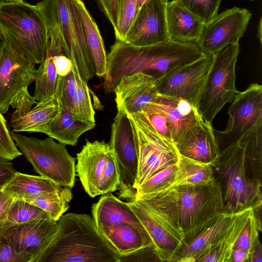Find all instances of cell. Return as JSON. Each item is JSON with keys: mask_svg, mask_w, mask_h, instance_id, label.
I'll use <instances>...</instances> for the list:
<instances>
[{"mask_svg": "<svg viewBox=\"0 0 262 262\" xmlns=\"http://www.w3.org/2000/svg\"><path fill=\"white\" fill-rule=\"evenodd\" d=\"M204 24L210 21L217 14L222 0H178Z\"/></svg>", "mask_w": 262, "mask_h": 262, "instance_id": "obj_38", "label": "cell"}, {"mask_svg": "<svg viewBox=\"0 0 262 262\" xmlns=\"http://www.w3.org/2000/svg\"><path fill=\"white\" fill-rule=\"evenodd\" d=\"M241 212H225L221 214L215 222L185 243L170 262H196L210 246L220 241L228 232Z\"/></svg>", "mask_w": 262, "mask_h": 262, "instance_id": "obj_21", "label": "cell"}, {"mask_svg": "<svg viewBox=\"0 0 262 262\" xmlns=\"http://www.w3.org/2000/svg\"><path fill=\"white\" fill-rule=\"evenodd\" d=\"M251 13L234 7L204 24L196 42L205 55H214L226 46L238 42L246 31Z\"/></svg>", "mask_w": 262, "mask_h": 262, "instance_id": "obj_16", "label": "cell"}, {"mask_svg": "<svg viewBox=\"0 0 262 262\" xmlns=\"http://www.w3.org/2000/svg\"><path fill=\"white\" fill-rule=\"evenodd\" d=\"M138 12L137 0H119L118 23L114 29L117 40L124 41Z\"/></svg>", "mask_w": 262, "mask_h": 262, "instance_id": "obj_37", "label": "cell"}, {"mask_svg": "<svg viewBox=\"0 0 262 262\" xmlns=\"http://www.w3.org/2000/svg\"><path fill=\"white\" fill-rule=\"evenodd\" d=\"M178 168V164H174L156 173L138 187L132 196L154 194L169 189L173 185Z\"/></svg>", "mask_w": 262, "mask_h": 262, "instance_id": "obj_34", "label": "cell"}, {"mask_svg": "<svg viewBox=\"0 0 262 262\" xmlns=\"http://www.w3.org/2000/svg\"><path fill=\"white\" fill-rule=\"evenodd\" d=\"M244 148L246 166L250 178L261 182L262 120L258 121L239 140Z\"/></svg>", "mask_w": 262, "mask_h": 262, "instance_id": "obj_30", "label": "cell"}, {"mask_svg": "<svg viewBox=\"0 0 262 262\" xmlns=\"http://www.w3.org/2000/svg\"><path fill=\"white\" fill-rule=\"evenodd\" d=\"M78 11L85 39L93 60L96 75L104 77L107 70V55L99 28L82 0H73Z\"/></svg>", "mask_w": 262, "mask_h": 262, "instance_id": "obj_26", "label": "cell"}, {"mask_svg": "<svg viewBox=\"0 0 262 262\" xmlns=\"http://www.w3.org/2000/svg\"><path fill=\"white\" fill-rule=\"evenodd\" d=\"M261 26H262V19H261V18H260V20H259V25L258 26V30H257V37L259 38L260 43H261V38H262V36H261V33H262L261 29H262V27H261Z\"/></svg>", "mask_w": 262, "mask_h": 262, "instance_id": "obj_51", "label": "cell"}, {"mask_svg": "<svg viewBox=\"0 0 262 262\" xmlns=\"http://www.w3.org/2000/svg\"><path fill=\"white\" fill-rule=\"evenodd\" d=\"M164 1H166V2H168V0H164Z\"/></svg>", "mask_w": 262, "mask_h": 262, "instance_id": "obj_55", "label": "cell"}, {"mask_svg": "<svg viewBox=\"0 0 262 262\" xmlns=\"http://www.w3.org/2000/svg\"><path fill=\"white\" fill-rule=\"evenodd\" d=\"M127 116L138 157L137 176L133 186L136 190L156 173L178 164L180 155L174 142L158 133L143 112Z\"/></svg>", "mask_w": 262, "mask_h": 262, "instance_id": "obj_6", "label": "cell"}, {"mask_svg": "<svg viewBox=\"0 0 262 262\" xmlns=\"http://www.w3.org/2000/svg\"><path fill=\"white\" fill-rule=\"evenodd\" d=\"M160 261L154 247L141 248L126 255L120 256L118 262Z\"/></svg>", "mask_w": 262, "mask_h": 262, "instance_id": "obj_43", "label": "cell"}, {"mask_svg": "<svg viewBox=\"0 0 262 262\" xmlns=\"http://www.w3.org/2000/svg\"><path fill=\"white\" fill-rule=\"evenodd\" d=\"M119 254L86 214H62L34 262H118Z\"/></svg>", "mask_w": 262, "mask_h": 262, "instance_id": "obj_1", "label": "cell"}, {"mask_svg": "<svg viewBox=\"0 0 262 262\" xmlns=\"http://www.w3.org/2000/svg\"><path fill=\"white\" fill-rule=\"evenodd\" d=\"M262 261V246L258 238L255 242L250 252V262Z\"/></svg>", "mask_w": 262, "mask_h": 262, "instance_id": "obj_49", "label": "cell"}, {"mask_svg": "<svg viewBox=\"0 0 262 262\" xmlns=\"http://www.w3.org/2000/svg\"><path fill=\"white\" fill-rule=\"evenodd\" d=\"M142 112L146 115L158 133L172 141L169 122L163 114L148 105Z\"/></svg>", "mask_w": 262, "mask_h": 262, "instance_id": "obj_42", "label": "cell"}, {"mask_svg": "<svg viewBox=\"0 0 262 262\" xmlns=\"http://www.w3.org/2000/svg\"><path fill=\"white\" fill-rule=\"evenodd\" d=\"M168 2L151 0L138 11L124 42L135 46H147L169 39L166 18Z\"/></svg>", "mask_w": 262, "mask_h": 262, "instance_id": "obj_17", "label": "cell"}, {"mask_svg": "<svg viewBox=\"0 0 262 262\" xmlns=\"http://www.w3.org/2000/svg\"><path fill=\"white\" fill-rule=\"evenodd\" d=\"M0 32L3 38L36 64L45 58L47 27L36 5L0 2Z\"/></svg>", "mask_w": 262, "mask_h": 262, "instance_id": "obj_3", "label": "cell"}, {"mask_svg": "<svg viewBox=\"0 0 262 262\" xmlns=\"http://www.w3.org/2000/svg\"><path fill=\"white\" fill-rule=\"evenodd\" d=\"M21 155L11 136L6 119L0 112V158L12 160Z\"/></svg>", "mask_w": 262, "mask_h": 262, "instance_id": "obj_41", "label": "cell"}, {"mask_svg": "<svg viewBox=\"0 0 262 262\" xmlns=\"http://www.w3.org/2000/svg\"><path fill=\"white\" fill-rule=\"evenodd\" d=\"M166 18L169 39L179 41H196L204 24L178 0L168 2Z\"/></svg>", "mask_w": 262, "mask_h": 262, "instance_id": "obj_23", "label": "cell"}, {"mask_svg": "<svg viewBox=\"0 0 262 262\" xmlns=\"http://www.w3.org/2000/svg\"><path fill=\"white\" fill-rule=\"evenodd\" d=\"M75 78L76 92L71 112L72 116L75 120L95 123V113L91 102L88 83L83 81L76 73Z\"/></svg>", "mask_w": 262, "mask_h": 262, "instance_id": "obj_35", "label": "cell"}, {"mask_svg": "<svg viewBox=\"0 0 262 262\" xmlns=\"http://www.w3.org/2000/svg\"><path fill=\"white\" fill-rule=\"evenodd\" d=\"M100 9L105 14L114 29L117 26L119 0H96Z\"/></svg>", "mask_w": 262, "mask_h": 262, "instance_id": "obj_44", "label": "cell"}, {"mask_svg": "<svg viewBox=\"0 0 262 262\" xmlns=\"http://www.w3.org/2000/svg\"><path fill=\"white\" fill-rule=\"evenodd\" d=\"M59 101L54 96L38 101L25 115L11 118L10 125L14 132L45 133L49 124L60 112Z\"/></svg>", "mask_w": 262, "mask_h": 262, "instance_id": "obj_24", "label": "cell"}, {"mask_svg": "<svg viewBox=\"0 0 262 262\" xmlns=\"http://www.w3.org/2000/svg\"><path fill=\"white\" fill-rule=\"evenodd\" d=\"M0 262H26V260L16 253L4 239L0 238Z\"/></svg>", "mask_w": 262, "mask_h": 262, "instance_id": "obj_45", "label": "cell"}, {"mask_svg": "<svg viewBox=\"0 0 262 262\" xmlns=\"http://www.w3.org/2000/svg\"><path fill=\"white\" fill-rule=\"evenodd\" d=\"M259 228L253 209L250 214L247 222L236 239L233 249H239L250 253L256 241L259 238Z\"/></svg>", "mask_w": 262, "mask_h": 262, "instance_id": "obj_40", "label": "cell"}, {"mask_svg": "<svg viewBox=\"0 0 262 262\" xmlns=\"http://www.w3.org/2000/svg\"><path fill=\"white\" fill-rule=\"evenodd\" d=\"M154 80L142 72L122 77L114 91L117 107L127 114L143 111L159 94Z\"/></svg>", "mask_w": 262, "mask_h": 262, "instance_id": "obj_18", "label": "cell"}, {"mask_svg": "<svg viewBox=\"0 0 262 262\" xmlns=\"http://www.w3.org/2000/svg\"><path fill=\"white\" fill-rule=\"evenodd\" d=\"M213 58V55H206L155 79L158 93L184 99L198 107Z\"/></svg>", "mask_w": 262, "mask_h": 262, "instance_id": "obj_14", "label": "cell"}, {"mask_svg": "<svg viewBox=\"0 0 262 262\" xmlns=\"http://www.w3.org/2000/svg\"><path fill=\"white\" fill-rule=\"evenodd\" d=\"M127 202L150 237L161 261H171L185 243L182 230L163 212L132 197Z\"/></svg>", "mask_w": 262, "mask_h": 262, "instance_id": "obj_11", "label": "cell"}, {"mask_svg": "<svg viewBox=\"0 0 262 262\" xmlns=\"http://www.w3.org/2000/svg\"><path fill=\"white\" fill-rule=\"evenodd\" d=\"M53 61L58 76H65L73 69L71 60L64 54L53 56Z\"/></svg>", "mask_w": 262, "mask_h": 262, "instance_id": "obj_46", "label": "cell"}, {"mask_svg": "<svg viewBox=\"0 0 262 262\" xmlns=\"http://www.w3.org/2000/svg\"><path fill=\"white\" fill-rule=\"evenodd\" d=\"M76 92L75 73L74 70L65 76H58L56 91L57 96L61 106L69 111L71 114Z\"/></svg>", "mask_w": 262, "mask_h": 262, "instance_id": "obj_39", "label": "cell"}, {"mask_svg": "<svg viewBox=\"0 0 262 262\" xmlns=\"http://www.w3.org/2000/svg\"><path fill=\"white\" fill-rule=\"evenodd\" d=\"M48 218L50 219L41 209L24 200L15 199L6 221L20 224L40 219Z\"/></svg>", "mask_w": 262, "mask_h": 262, "instance_id": "obj_36", "label": "cell"}, {"mask_svg": "<svg viewBox=\"0 0 262 262\" xmlns=\"http://www.w3.org/2000/svg\"><path fill=\"white\" fill-rule=\"evenodd\" d=\"M2 38H3V36H2V35L1 33V32H0V41H1Z\"/></svg>", "mask_w": 262, "mask_h": 262, "instance_id": "obj_54", "label": "cell"}, {"mask_svg": "<svg viewBox=\"0 0 262 262\" xmlns=\"http://www.w3.org/2000/svg\"><path fill=\"white\" fill-rule=\"evenodd\" d=\"M239 52L238 42L229 45L214 54L199 103L204 121L212 124L216 115L239 92L235 87V69Z\"/></svg>", "mask_w": 262, "mask_h": 262, "instance_id": "obj_8", "label": "cell"}, {"mask_svg": "<svg viewBox=\"0 0 262 262\" xmlns=\"http://www.w3.org/2000/svg\"><path fill=\"white\" fill-rule=\"evenodd\" d=\"M151 0H137V9L139 11L141 7L146 3Z\"/></svg>", "mask_w": 262, "mask_h": 262, "instance_id": "obj_52", "label": "cell"}, {"mask_svg": "<svg viewBox=\"0 0 262 262\" xmlns=\"http://www.w3.org/2000/svg\"><path fill=\"white\" fill-rule=\"evenodd\" d=\"M232 101L227 112L229 117L226 129L215 130L220 152L238 142L262 120V86L251 83L245 91L239 92Z\"/></svg>", "mask_w": 262, "mask_h": 262, "instance_id": "obj_12", "label": "cell"}, {"mask_svg": "<svg viewBox=\"0 0 262 262\" xmlns=\"http://www.w3.org/2000/svg\"><path fill=\"white\" fill-rule=\"evenodd\" d=\"M250 1H254V0H250Z\"/></svg>", "mask_w": 262, "mask_h": 262, "instance_id": "obj_56", "label": "cell"}, {"mask_svg": "<svg viewBox=\"0 0 262 262\" xmlns=\"http://www.w3.org/2000/svg\"><path fill=\"white\" fill-rule=\"evenodd\" d=\"M53 55L46 53L44 60L36 70L34 98L38 102L54 96L56 93L58 75L54 62Z\"/></svg>", "mask_w": 262, "mask_h": 262, "instance_id": "obj_33", "label": "cell"}, {"mask_svg": "<svg viewBox=\"0 0 262 262\" xmlns=\"http://www.w3.org/2000/svg\"><path fill=\"white\" fill-rule=\"evenodd\" d=\"M10 133L16 146L35 172L62 187H74L76 159L69 154L64 144L50 137L39 139Z\"/></svg>", "mask_w": 262, "mask_h": 262, "instance_id": "obj_7", "label": "cell"}, {"mask_svg": "<svg viewBox=\"0 0 262 262\" xmlns=\"http://www.w3.org/2000/svg\"><path fill=\"white\" fill-rule=\"evenodd\" d=\"M55 4L64 54L71 60L75 72L88 83L96 71L77 8L73 0H55Z\"/></svg>", "mask_w": 262, "mask_h": 262, "instance_id": "obj_10", "label": "cell"}, {"mask_svg": "<svg viewBox=\"0 0 262 262\" xmlns=\"http://www.w3.org/2000/svg\"><path fill=\"white\" fill-rule=\"evenodd\" d=\"M172 187L177 221L184 233L185 243L225 212L221 189L215 180L206 185Z\"/></svg>", "mask_w": 262, "mask_h": 262, "instance_id": "obj_5", "label": "cell"}, {"mask_svg": "<svg viewBox=\"0 0 262 262\" xmlns=\"http://www.w3.org/2000/svg\"><path fill=\"white\" fill-rule=\"evenodd\" d=\"M57 222L49 218L16 224L0 222V238L4 239L26 262H34L54 235Z\"/></svg>", "mask_w": 262, "mask_h": 262, "instance_id": "obj_13", "label": "cell"}, {"mask_svg": "<svg viewBox=\"0 0 262 262\" xmlns=\"http://www.w3.org/2000/svg\"><path fill=\"white\" fill-rule=\"evenodd\" d=\"M250 262V253L239 249H233L231 262Z\"/></svg>", "mask_w": 262, "mask_h": 262, "instance_id": "obj_50", "label": "cell"}, {"mask_svg": "<svg viewBox=\"0 0 262 262\" xmlns=\"http://www.w3.org/2000/svg\"><path fill=\"white\" fill-rule=\"evenodd\" d=\"M16 171L10 160L0 158V187H4L13 177Z\"/></svg>", "mask_w": 262, "mask_h": 262, "instance_id": "obj_48", "label": "cell"}, {"mask_svg": "<svg viewBox=\"0 0 262 262\" xmlns=\"http://www.w3.org/2000/svg\"><path fill=\"white\" fill-rule=\"evenodd\" d=\"M72 197L71 188L62 187L59 190L45 192L24 201L41 209L51 220L57 222L69 208Z\"/></svg>", "mask_w": 262, "mask_h": 262, "instance_id": "obj_32", "label": "cell"}, {"mask_svg": "<svg viewBox=\"0 0 262 262\" xmlns=\"http://www.w3.org/2000/svg\"><path fill=\"white\" fill-rule=\"evenodd\" d=\"M95 126V123L73 119L71 113L61 106L60 112L49 124L44 134L64 145H75L81 135Z\"/></svg>", "mask_w": 262, "mask_h": 262, "instance_id": "obj_27", "label": "cell"}, {"mask_svg": "<svg viewBox=\"0 0 262 262\" xmlns=\"http://www.w3.org/2000/svg\"><path fill=\"white\" fill-rule=\"evenodd\" d=\"M212 166L225 212L235 213L262 205L261 182L249 177L244 148L239 141L221 151Z\"/></svg>", "mask_w": 262, "mask_h": 262, "instance_id": "obj_2", "label": "cell"}, {"mask_svg": "<svg viewBox=\"0 0 262 262\" xmlns=\"http://www.w3.org/2000/svg\"><path fill=\"white\" fill-rule=\"evenodd\" d=\"M252 208L241 212L228 232L210 246L196 262H231L234 245L247 222Z\"/></svg>", "mask_w": 262, "mask_h": 262, "instance_id": "obj_29", "label": "cell"}, {"mask_svg": "<svg viewBox=\"0 0 262 262\" xmlns=\"http://www.w3.org/2000/svg\"><path fill=\"white\" fill-rule=\"evenodd\" d=\"M180 156L212 165L220 155L211 124L202 119L176 144Z\"/></svg>", "mask_w": 262, "mask_h": 262, "instance_id": "obj_20", "label": "cell"}, {"mask_svg": "<svg viewBox=\"0 0 262 262\" xmlns=\"http://www.w3.org/2000/svg\"><path fill=\"white\" fill-rule=\"evenodd\" d=\"M101 232L120 256L127 255L144 247H154L146 230L130 223L116 224Z\"/></svg>", "mask_w": 262, "mask_h": 262, "instance_id": "obj_25", "label": "cell"}, {"mask_svg": "<svg viewBox=\"0 0 262 262\" xmlns=\"http://www.w3.org/2000/svg\"><path fill=\"white\" fill-rule=\"evenodd\" d=\"M14 200L4 187H0V222L7 220Z\"/></svg>", "mask_w": 262, "mask_h": 262, "instance_id": "obj_47", "label": "cell"}, {"mask_svg": "<svg viewBox=\"0 0 262 262\" xmlns=\"http://www.w3.org/2000/svg\"><path fill=\"white\" fill-rule=\"evenodd\" d=\"M35 63L8 40L0 41V112L6 114L11 106V118L21 116L36 103L28 91L35 81Z\"/></svg>", "mask_w": 262, "mask_h": 262, "instance_id": "obj_4", "label": "cell"}, {"mask_svg": "<svg viewBox=\"0 0 262 262\" xmlns=\"http://www.w3.org/2000/svg\"><path fill=\"white\" fill-rule=\"evenodd\" d=\"M92 217L101 232L114 224L128 223L145 230L127 202H124L111 192L103 194L92 206Z\"/></svg>", "mask_w": 262, "mask_h": 262, "instance_id": "obj_22", "label": "cell"}, {"mask_svg": "<svg viewBox=\"0 0 262 262\" xmlns=\"http://www.w3.org/2000/svg\"><path fill=\"white\" fill-rule=\"evenodd\" d=\"M178 168L172 186H198L215 181L212 165L180 156Z\"/></svg>", "mask_w": 262, "mask_h": 262, "instance_id": "obj_31", "label": "cell"}, {"mask_svg": "<svg viewBox=\"0 0 262 262\" xmlns=\"http://www.w3.org/2000/svg\"><path fill=\"white\" fill-rule=\"evenodd\" d=\"M62 186L42 176L16 171L4 188L13 198L25 200L40 194L60 190Z\"/></svg>", "mask_w": 262, "mask_h": 262, "instance_id": "obj_28", "label": "cell"}, {"mask_svg": "<svg viewBox=\"0 0 262 262\" xmlns=\"http://www.w3.org/2000/svg\"><path fill=\"white\" fill-rule=\"evenodd\" d=\"M7 2H20L24 1V0H4Z\"/></svg>", "mask_w": 262, "mask_h": 262, "instance_id": "obj_53", "label": "cell"}, {"mask_svg": "<svg viewBox=\"0 0 262 262\" xmlns=\"http://www.w3.org/2000/svg\"><path fill=\"white\" fill-rule=\"evenodd\" d=\"M108 144L116 157L120 174L121 195L130 198L138 172V157L133 132L126 112L117 107V113L112 125Z\"/></svg>", "mask_w": 262, "mask_h": 262, "instance_id": "obj_15", "label": "cell"}, {"mask_svg": "<svg viewBox=\"0 0 262 262\" xmlns=\"http://www.w3.org/2000/svg\"><path fill=\"white\" fill-rule=\"evenodd\" d=\"M148 106L166 117L175 144L183 138L191 127L203 119L198 107L181 98L159 94Z\"/></svg>", "mask_w": 262, "mask_h": 262, "instance_id": "obj_19", "label": "cell"}, {"mask_svg": "<svg viewBox=\"0 0 262 262\" xmlns=\"http://www.w3.org/2000/svg\"><path fill=\"white\" fill-rule=\"evenodd\" d=\"M76 159V172L91 198L114 192L119 188V169L108 143L86 140Z\"/></svg>", "mask_w": 262, "mask_h": 262, "instance_id": "obj_9", "label": "cell"}]
</instances>
